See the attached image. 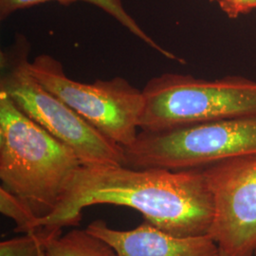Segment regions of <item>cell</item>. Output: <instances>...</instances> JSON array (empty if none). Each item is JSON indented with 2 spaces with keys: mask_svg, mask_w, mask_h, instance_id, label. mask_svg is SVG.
I'll list each match as a JSON object with an SVG mask.
<instances>
[{
  "mask_svg": "<svg viewBox=\"0 0 256 256\" xmlns=\"http://www.w3.org/2000/svg\"><path fill=\"white\" fill-rule=\"evenodd\" d=\"M27 41L19 36L1 52L0 92L28 117L70 147L84 166L124 165V148L102 135L64 102L48 92L28 70Z\"/></svg>",
  "mask_w": 256,
  "mask_h": 256,
  "instance_id": "obj_4",
  "label": "cell"
},
{
  "mask_svg": "<svg viewBox=\"0 0 256 256\" xmlns=\"http://www.w3.org/2000/svg\"><path fill=\"white\" fill-rule=\"evenodd\" d=\"M124 165L168 170L200 169L256 154V116L189 124L158 132L140 131L122 147Z\"/></svg>",
  "mask_w": 256,
  "mask_h": 256,
  "instance_id": "obj_5",
  "label": "cell"
},
{
  "mask_svg": "<svg viewBox=\"0 0 256 256\" xmlns=\"http://www.w3.org/2000/svg\"><path fill=\"white\" fill-rule=\"evenodd\" d=\"M46 256H118L115 250L86 230H62L41 229Z\"/></svg>",
  "mask_w": 256,
  "mask_h": 256,
  "instance_id": "obj_10",
  "label": "cell"
},
{
  "mask_svg": "<svg viewBox=\"0 0 256 256\" xmlns=\"http://www.w3.org/2000/svg\"><path fill=\"white\" fill-rule=\"evenodd\" d=\"M220 256H230L229 254H225L224 252H222V250H220Z\"/></svg>",
  "mask_w": 256,
  "mask_h": 256,
  "instance_id": "obj_14",
  "label": "cell"
},
{
  "mask_svg": "<svg viewBox=\"0 0 256 256\" xmlns=\"http://www.w3.org/2000/svg\"><path fill=\"white\" fill-rule=\"evenodd\" d=\"M0 256H46L41 230L36 234L2 241Z\"/></svg>",
  "mask_w": 256,
  "mask_h": 256,
  "instance_id": "obj_12",
  "label": "cell"
},
{
  "mask_svg": "<svg viewBox=\"0 0 256 256\" xmlns=\"http://www.w3.org/2000/svg\"><path fill=\"white\" fill-rule=\"evenodd\" d=\"M28 70L48 92L112 142L126 147L136 140L144 99L142 90L128 80L115 77L77 82L66 74L58 60L46 54L30 61Z\"/></svg>",
  "mask_w": 256,
  "mask_h": 256,
  "instance_id": "obj_6",
  "label": "cell"
},
{
  "mask_svg": "<svg viewBox=\"0 0 256 256\" xmlns=\"http://www.w3.org/2000/svg\"><path fill=\"white\" fill-rule=\"evenodd\" d=\"M209 1H212V2H216L218 0H209Z\"/></svg>",
  "mask_w": 256,
  "mask_h": 256,
  "instance_id": "obj_15",
  "label": "cell"
},
{
  "mask_svg": "<svg viewBox=\"0 0 256 256\" xmlns=\"http://www.w3.org/2000/svg\"><path fill=\"white\" fill-rule=\"evenodd\" d=\"M214 200L209 236L230 256L256 250V154L203 168Z\"/></svg>",
  "mask_w": 256,
  "mask_h": 256,
  "instance_id": "obj_7",
  "label": "cell"
},
{
  "mask_svg": "<svg viewBox=\"0 0 256 256\" xmlns=\"http://www.w3.org/2000/svg\"><path fill=\"white\" fill-rule=\"evenodd\" d=\"M0 210L16 222V232L25 234H34L38 232L39 229L34 228V222L38 218L34 210L26 202L3 186L0 188Z\"/></svg>",
  "mask_w": 256,
  "mask_h": 256,
  "instance_id": "obj_11",
  "label": "cell"
},
{
  "mask_svg": "<svg viewBox=\"0 0 256 256\" xmlns=\"http://www.w3.org/2000/svg\"><path fill=\"white\" fill-rule=\"evenodd\" d=\"M254 256H256V254H254Z\"/></svg>",
  "mask_w": 256,
  "mask_h": 256,
  "instance_id": "obj_16",
  "label": "cell"
},
{
  "mask_svg": "<svg viewBox=\"0 0 256 256\" xmlns=\"http://www.w3.org/2000/svg\"><path fill=\"white\" fill-rule=\"evenodd\" d=\"M216 2L230 18H236L256 10V0H218Z\"/></svg>",
  "mask_w": 256,
  "mask_h": 256,
  "instance_id": "obj_13",
  "label": "cell"
},
{
  "mask_svg": "<svg viewBox=\"0 0 256 256\" xmlns=\"http://www.w3.org/2000/svg\"><path fill=\"white\" fill-rule=\"evenodd\" d=\"M86 230L101 238L118 256H220V248L209 234L182 238L167 234L146 221L128 230L112 229L102 220Z\"/></svg>",
  "mask_w": 256,
  "mask_h": 256,
  "instance_id": "obj_8",
  "label": "cell"
},
{
  "mask_svg": "<svg viewBox=\"0 0 256 256\" xmlns=\"http://www.w3.org/2000/svg\"><path fill=\"white\" fill-rule=\"evenodd\" d=\"M140 131L158 132L200 122L256 116V81L230 76L206 80L164 74L142 90Z\"/></svg>",
  "mask_w": 256,
  "mask_h": 256,
  "instance_id": "obj_3",
  "label": "cell"
},
{
  "mask_svg": "<svg viewBox=\"0 0 256 256\" xmlns=\"http://www.w3.org/2000/svg\"><path fill=\"white\" fill-rule=\"evenodd\" d=\"M70 147L23 113L0 92V180L37 218L52 212L82 166Z\"/></svg>",
  "mask_w": 256,
  "mask_h": 256,
  "instance_id": "obj_2",
  "label": "cell"
},
{
  "mask_svg": "<svg viewBox=\"0 0 256 256\" xmlns=\"http://www.w3.org/2000/svg\"><path fill=\"white\" fill-rule=\"evenodd\" d=\"M50 1L58 2L62 5H70L78 1L92 4L108 14L113 18L116 19L120 24L122 25V27L128 28L132 34L137 36L153 50L164 55L167 58L176 59L173 54L162 48L153 38L149 36L146 32L138 24L137 21L128 14L122 0H0V18L4 20L19 10L25 9Z\"/></svg>",
  "mask_w": 256,
  "mask_h": 256,
  "instance_id": "obj_9",
  "label": "cell"
},
{
  "mask_svg": "<svg viewBox=\"0 0 256 256\" xmlns=\"http://www.w3.org/2000/svg\"><path fill=\"white\" fill-rule=\"evenodd\" d=\"M98 204L129 207L167 234L190 238L209 234L214 200L200 169H135L126 165H82L54 209L34 228L62 230L76 226L82 210Z\"/></svg>",
  "mask_w": 256,
  "mask_h": 256,
  "instance_id": "obj_1",
  "label": "cell"
}]
</instances>
